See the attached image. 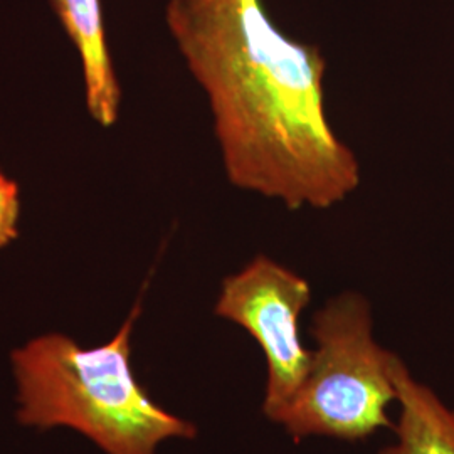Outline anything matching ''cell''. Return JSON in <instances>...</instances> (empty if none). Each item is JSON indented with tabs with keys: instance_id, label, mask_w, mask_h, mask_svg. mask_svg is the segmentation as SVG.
<instances>
[{
	"instance_id": "6da1fadb",
	"label": "cell",
	"mask_w": 454,
	"mask_h": 454,
	"mask_svg": "<svg viewBox=\"0 0 454 454\" xmlns=\"http://www.w3.org/2000/svg\"><path fill=\"white\" fill-rule=\"evenodd\" d=\"M167 26L209 98L227 180L290 211L356 192L360 165L325 110L326 59L296 43L262 0H170Z\"/></svg>"
},
{
	"instance_id": "7a4b0ae2",
	"label": "cell",
	"mask_w": 454,
	"mask_h": 454,
	"mask_svg": "<svg viewBox=\"0 0 454 454\" xmlns=\"http://www.w3.org/2000/svg\"><path fill=\"white\" fill-rule=\"evenodd\" d=\"M140 313L138 298L114 339L97 347L54 332L14 348L17 422L37 431L73 429L105 454H157L167 439H194V424L159 406L131 369Z\"/></svg>"
},
{
	"instance_id": "3957f363",
	"label": "cell",
	"mask_w": 454,
	"mask_h": 454,
	"mask_svg": "<svg viewBox=\"0 0 454 454\" xmlns=\"http://www.w3.org/2000/svg\"><path fill=\"white\" fill-rule=\"evenodd\" d=\"M311 333L317 350L309 373L271 421L294 439L360 441L377 429H394L387 406L397 401L392 379L397 356L373 340L367 300L352 292L332 298L317 311Z\"/></svg>"
},
{
	"instance_id": "277c9868",
	"label": "cell",
	"mask_w": 454,
	"mask_h": 454,
	"mask_svg": "<svg viewBox=\"0 0 454 454\" xmlns=\"http://www.w3.org/2000/svg\"><path fill=\"white\" fill-rule=\"evenodd\" d=\"M309 300L311 288L305 278L262 254L223 281L214 311L243 326L260 343L268 364L262 409L270 419L309 373L313 352L300 339V315Z\"/></svg>"
},
{
	"instance_id": "5b68a950",
	"label": "cell",
	"mask_w": 454,
	"mask_h": 454,
	"mask_svg": "<svg viewBox=\"0 0 454 454\" xmlns=\"http://www.w3.org/2000/svg\"><path fill=\"white\" fill-rule=\"evenodd\" d=\"M80 54L86 108L98 125L114 127L121 106V88L105 29L101 0H49Z\"/></svg>"
},
{
	"instance_id": "8992f818",
	"label": "cell",
	"mask_w": 454,
	"mask_h": 454,
	"mask_svg": "<svg viewBox=\"0 0 454 454\" xmlns=\"http://www.w3.org/2000/svg\"><path fill=\"white\" fill-rule=\"evenodd\" d=\"M392 379L401 406L399 421L394 424L397 442L380 454H454V409L418 382L399 357Z\"/></svg>"
},
{
	"instance_id": "52a82bcc",
	"label": "cell",
	"mask_w": 454,
	"mask_h": 454,
	"mask_svg": "<svg viewBox=\"0 0 454 454\" xmlns=\"http://www.w3.org/2000/svg\"><path fill=\"white\" fill-rule=\"evenodd\" d=\"M20 192L16 180L0 170V249L16 241L19 236Z\"/></svg>"
}]
</instances>
